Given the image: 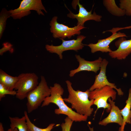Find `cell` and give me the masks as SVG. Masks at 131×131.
Masks as SVG:
<instances>
[{
  "label": "cell",
  "instance_id": "cell-16",
  "mask_svg": "<svg viewBox=\"0 0 131 131\" xmlns=\"http://www.w3.org/2000/svg\"><path fill=\"white\" fill-rule=\"evenodd\" d=\"M103 2L107 10L112 15L120 17L125 15V11L117 6L115 0H103Z\"/></svg>",
  "mask_w": 131,
  "mask_h": 131
},
{
  "label": "cell",
  "instance_id": "cell-29",
  "mask_svg": "<svg viewBox=\"0 0 131 131\" xmlns=\"http://www.w3.org/2000/svg\"><path fill=\"white\" fill-rule=\"evenodd\" d=\"M88 126L89 127V128L90 131H94L93 128V127L92 128L90 127L89 125H88Z\"/></svg>",
  "mask_w": 131,
  "mask_h": 131
},
{
  "label": "cell",
  "instance_id": "cell-27",
  "mask_svg": "<svg viewBox=\"0 0 131 131\" xmlns=\"http://www.w3.org/2000/svg\"><path fill=\"white\" fill-rule=\"evenodd\" d=\"M7 131H19L17 129L15 128L14 129H12V128H10L8 129Z\"/></svg>",
  "mask_w": 131,
  "mask_h": 131
},
{
  "label": "cell",
  "instance_id": "cell-6",
  "mask_svg": "<svg viewBox=\"0 0 131 131\" xmlns=\"http://www.w3.org/2000/svg\"><path fill=\"white\" fill-rule=\"evenodd\" d=\"M36 11L39 15L44 16L42 10L46 13L47 11L41 0H23L20 2L18 8L9 11L11 17L13 19H21L31 13V10Z\"/></svg>",
  "mask_w": 131,
  "mask_h": 131
},
{
  "label": "cell",
  "instance_id": "cell-2",
  "mask_svg": "<svg viewBox=\"0 0 131 131\" xmlns=\"http://www.w3.org/2000/svg\"><path fill=\"white\" fill-rule=\"evenodd\" d=\"M66 82L69 95L67 98L63 99L64 101L70 103L71 108L74 109L78 114L88 117L90 116L93 111L91 107L94 105V100L89 99V90L84 92L79 90L76 91L73 88L69 81L67 80Z\"/></svg>",
  "mask_w": 131,
  "mask_h": 131
},
{
  "label": "cell",
  "instance_id": "cell-13",
  "mask_svg": "<svg viewBox=\"0 0 131 131\" xmlns=\"http://www.w3.org/2000/svg\"><path fill=\"white\" fill-rule=\"evenodd\" d=\"M115 44L118 49L109 53L111 58L119 60L124 59L131 54V39L127 40L124 37H120Z\"/></svg>",
  "mask_w": 131,
  "mask_h": 131
},
{
  "label": "cell",
  "instance_id": "cell-3",
  "mask_svg": "<svg viewBox=\"0 0 131 131\" xmlns=\"http://www.w3.org/2000/svg\"><path fill=\"white\" fill-rule=\"evenodd\" d=\"M51 90L45 77L41 76V80L37 86L27 95L26 103L27 112L30 113L37 109L46 98L50 94Z\"/></svg>",
  "mask_w": 131,
  "mask_h": 131
},
{
  "label": "cell",
  "instance_id": "cell-26",
  "mask_svg": "<svg viewBox=\"0 0 131 131\" xmlns=\"http://www.w3.org/2000/svg\"><path fill=\"white\" fill-rule=\"evenodd\" d=\"M0 131H4L3 124L1 122L0 123Z\"/></svg>",
  "mask_w": 131,
  "mask_h": 131
},
{
  "label": "cell",
  "instance_id": "cell-17",
  "mask_svg": "<svg viewBox=\"0 0 131 131\" xmlns=\"http://www.w3.org/2000/svg\"><path fill=\"white\" fill-rule=\"evenodd\" d=\"M9 118L10 123V128L12 129L16 128L19 131H29L25 115L21 118L9 117Z\"/></svg>",
  "mask_w": 131,
  "mask_h": 131
},
{
  "label": "cell",
  "instance_id": "cell-28",
  "mask_svg": "<svg viewBox=\"0 0 131 131\" xmlns=\"http://www.w3.org/2000/svg\"><path fill=\"white\" fill-rule=\"evenodd\" d=\"M124 128L120 127L119 128L118 131H124Z\"/></svg>",
  "mask_w": 131,
  "mask_h": 131
},
{
  "label": "cell",
  "instance_id": "cell-21",
  "mask_svg": "<svg viewBox=\"0 0 131 131\" xmlns=\"http://www.w3.org/2000/svg\"><path fill=\"white\" fill-rule=\"evenodd\" d=\"M119 7L125 11V15L131 16V0H120Z\"/></svg>",
  "mask_w": 131,
  "mask_h": 131
},
{
  "label": "cell",
  "instance_id": "cell-18",
  "mask_svg": "<svg viewBox=\"0 0 131 131\" xmlns=\"http://www.w3.org/2000/svg\"><path fill=\"white\" fill-rule=\"evenodd\" d=\"M125 103V106L123 109L120 110V112L125 123L131 124V88L129 90L128 98Z\"/></svg>",
  "mask_w": 131,
  "mask_h": 131
},
{
  "label": "cell",
  "instance_id": "cell-30",
  "mask_svg": "<svg viewBox=\"0 0 131 131\" xmlns=\"http://www.w3.org/2000/svg\"><path fill=\"white\" fill-rule=\"evenodd\" d=\"M29 131H31L30 130H29Z\"/></svg>",
  "mask_w": 131,
  "mask_h": 131
},
{
  "label": "cell",
  "instance_id": "cell-19",
  "mask_svg": "<svg viewBox=\"0 0 131 131\" xmlns=\"http://www.w3.org/2000/svg\"><path fill=\"white\" fill-rule=\"evenodd\" d=\"M11 17L9 11L5 8L2 9L0 13V39L2 36L5 29L6 21L8 18Z\"/></svg>",
  "mask_w": 131,
  "mask_h": 131
},
{
  "label": "cell",
  "instance_id": "cell-9",
  "mask_svg": "<svg viewBox=\"0 0 131 131\" xmlns=\"http://www.w3.org/2000/svg\"><path fill=\"white\" fill-rule=\"evenodd\" d=\"M72 4L73 7L75 9L77 5L78 6V13L77 14H74L65 5L69 12V13L67 15V16L71 18L76 19L78 21L77 25L84 26L85 22L90 20H94L98 22L101 21L102 17V16L97 14L95 11H94L93 14H92V10L89 12L82 5L80 4L79 0H73Z\"/></svg>",
  "mask_w": 131,
  "mask_h": 131
},
{
  "label": "cell",
  "instance_id": "cell-10",
  "mask_svg": "<svg viewBox=\"0 0 131 131\" xmlns=\"http://www.w3.org/2000/svg\"><path fill=\"white\" fill-rule=\"evenodd\" d=\"M108 63V61L106 59H103L101 64L100 72L97 75H96L94 83L89 90L91 91L96 89H100L105 86H108L115 89L118 95H123L124 93L121 89L117 88L115 83L109 82L107 78L106 71Z\"/></svg>",
  "mask_w": 131,
  "mask_h": 131
},
{
  "label": "cell",
  "instance_id": "cell-24",
  "mask_svg": "<svg viewBox=\"0 0 131 131\" xmlns=\"http://www.w3.org/2000/svg\"><path fill=\"white\" fill-rule=\"evenodd\" d=\"M2 45V47L0 49V55L2 56L4 53L8 51L11 53L14 51V49L12 48L13 45L10 43L5 42L3 43Z\"/></svg>",
  "mask_w": 131,
  "mask_h": 131
},
{
  "label": "cell",
  "instance_id": "cell-15",
  "mask_svg": "<svg viewBox=\"0 0 131 131\" xmlns=\"http://www.w3.org/2000/svg\"><path fill=\"white\" fill-rule=\"evenodd\" d=\"M18 80L17 76H13L0 69V83L6 89L13 90Z\"/></svg>",
  "mask_w": 131,
  "mask_h": 131
},
{
  "label": "cell",
  "instance_id": "cell-12",
  "mask_svg": "<svg viewBox=\"0 0 131 131\" xmlns=\"http://www.w3.org/2000/svg\"><path fill=\"white\" fill-rule=\"evenodd\" d=\"M127 37L124 33L119 32L118 33H112L111 36L106 38L98 40L97 43H90L89 44L84 45L89 46L90 48L91 52L92 53L98 51L102 52L109 53L112 51L109 46V45L112 41L118 38Z\"/></svg>",
  "mask_w": 131,
  "mask_h": 131
},
{
  "label": "cell",
  "instance_id": "cell-20",
  "mask_svg": "<svg viewBox=\"0 0 131 131\" xmlns=\"http://www.w3.org/2000/svg\"><path fill=\"white\" fill-rule=\"evenodd\" d=\"M24 114L26 118V122L28 128L31 131H51L55 125V123H51L49 124L46 128H39L32 123L28 116L26 111H24Z\"/></svg>",
  "mask_w": 131,
  "mask_h": 131
},
{
  "label": "cell",
  "instance_id": "cell-22",
  "mask_svg": "<svg viewBox=\"0 0 131 131\" xmlns=\"http://www.w3.org/2000/svg\"><path fill=\"white\" fill-rule=\"evenodd\" d=\"M16 94V91L15 90L11 91L5 88L0 83V100L2 98L5 96L7 94L15 95Z\"/></svg>",
  "mask_w": 131,
  "mask_h": 131
},
{
  "label": "cell",
  "instance_id": "cell-7",
  "mask_svg": "<svg viewBox=\"0 0 131 131\" xmlns=\"http://www.w3.org/2000/svg\"><path fill=\"white\" fill-rule=\"evenodd\" d=\"M57 17L54 16L50 22V31L52 33L53 37L55 38L64 39L66 37L70 39L75 35H79L81 31L86 28L84 26L76 25L74 27H70L62 24L58 23Z\"/></svg>",
  "mask_w": 131,
  "mask_h": 131
},
{
  "label": "cell",
  "instance_id": "cell-23",
  "mask_svg": "<svg viewBox=\"0 0 131 131\" xmlns=\"http://www.w3.org/2000/svg\"><path fill=\"white\" fill-rule=\"evenodd\" d=\"M64 121L65 122L61 125L62 131H70L73 121L68 116L65 118Z\"/></svg>",
  "mask_w": 131,
  "mask_h": 131
},
{
  "label": "cell",
  "instance_id": "cell-8",
  "mask_svg": "<svg viewBox=\"0 0 131 131\" xmlns=\"http://www.w3.org/2000/svg\"><path fill=\"white\" fill-rule=\"evenodd\" d=\"M86 37L83 35H79L76 39L66 41L63 39H60L62 41L60 45L55 46L52 44L51 45L46 44L45 46L46 50L51 53H55L57 54L60 59H63V52L68 50H74L77 52L82 49L84 46L82 41Z\"/></svg>",
  "mask_w": 131,
  "mask_h": 131
},
{
  "label": "cell",
  "instance_id": "cell-25",
  "mask_svg": "<svg viewBox=\"0 0 131 131\" xmlns=\"http://www.w3.org/2000/svg\"><path fill=\"white\" fill-rule=\"evenodd\" d=\"M131 28V25L124 27H116L114 28L113 29V30L114 32H117L118 31L121 30L122 29H129Z\"/></svg>",
  "mask_w": 131,
  "mask_h": 131
},
{
  "label": "cell",
  "instance_id": "cell-1",
  "mask_svg": "<svg viewBox=\"0 0 131 131\" xmlns=\"http://www.w3.org/2000/svg\"><path fill=\"white\" fill-rule=\"evenodd\" d=\"M50 88L51 90L50 95L45 98L42 104L41 107L53 103L58 107V109L55 110V114L66 115L73 122H80L87 120L88 117L78 114L65 103L62 97L64 90L60 84L55 83L53 86H50Z\"/></svg>",
  "mask_w": 131,
  "mask_h": 131
},
{
  "label": "cell",
  "instance_id": "cell-4",
  "mask_svg": "<svg viewBox=\"0 0 131 131\" xmlns=\"http://www.w3.org/2000/svg\"><path fill=\"white\" fill-rule=\"evenodd\" d=\"M18 80L15 90L16 98L23 100L38 85V77L34 73H22L17 76Z\"/></svg>",
  "mask_w": 131,
  "mask_h": 131
},
{
  "label": "cell",
  "instance_id": "cell-11",
  "mask_svg": "<svg viewBox=\"0 0 131 131\" xmlns=\"http://www.w3.org/2000/svg\"><path fill=\"white\" fill-rule=\"evenodd\" d=\"M75 56L79 65L77 68L70 71L69 75L70 77H72L76 73L83 71H92L96 73L100 69L103 60L101 57L94 61H89L85 60L79 55H76Z\"/></svg>",
  "mask_w": 131,
  "mask_h": 131
},
{
  "label": "cell",
  "instance_id": "cell-5",
  "mask_svg": "<svg viewBox=\"0 0 131 131\" xmlns=\"http://www.w3.org/2000/svg\"><path fill=\"white\" fill-rule=\"evenodd\" d=\"M116 94L113 88L108 86L90 91L89 99L90 100L94 99V105L97 107L95 112V115L98 110L101 108L106 109L107 112H110L111 106L110 104L107 103V100L110 97L113 100H115Z\"/></svg>",
  "mask_w": 131,
  "mask_h": 131
},
{
  "label": "cell",
  "instance_id": "cell-14",
  "mask_svg": "<svg viewBox=\"0 0 131 131\" xmlns=\"http://www.w3.org/2000/svg\"><path fill=\"white\" fill-rule=\"evenodd\" d=\"M108 101L111 106L110 113L106 117L99 122V124L106 126L108 124L114 123L118 124L120 127L124 128L126 124L124 123L120 110L115 105V102L110 98Z\"/></svg>",
  "mask_w": 131,
  "mask_h": 131
}]
</instances>
